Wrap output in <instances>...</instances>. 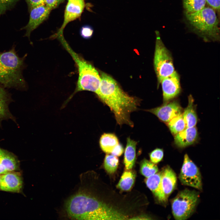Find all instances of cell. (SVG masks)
<instances>
[{
	"label": "cell",
	"mask_w": 220,
	"mask_h": 220,
	"mask_svg": "<svg viewBox=\"0 0 220 220\" xmlns=\"http://www.w3.org/2000/svg\"><path fill=\"white\" fill-rule=\"evenodd\" d=\"M99 89L96 94L100 100L107 105L114 115L117 123L133 127L131 113L137 110L140 100L125 93L116 81L106 73L101 72Z\"/></svg>",
	"instance_id": "obj_1"
},
{
	"label": "cell",
	"mask_w": 220,
	"mask_h": 220,
	"mask_svg": "<svg viewBox=\"0 0 220 220\" xmlns=\"http://www.w3.org/2000/svg\"><path fill=\"white\" fill-rule=\"evenodd\" d=\"M65 209L69 218L78 220H123L129 216L97 198L83 192L66 201Z\"/></svg>",
	"instance_id": "obj_2"
},
{
	"label": "cell",
	"mask_w": 220,
	"mask_h": 220,
	"mask_svg": "<svg viewBox=\"0 0 220 220\" xmlns=\"http://www.w3.org/2000/svg\"><path fill=\"white\" fill-rule=\"evenodd\" d=\"M15 48L13 46L8 51L0 52V84L6 88L25 90L27 85L23 72L27 67V54L19 57Z\"/></svg>",
	"instance_id": "obj_3"
},
{
	"label": "cell",
	"mask_w": 220,
	"mask_h": 220,
	"mask_svg": "<svg viewBox=\"0 0 220 220\" xmlns=\"http://www.w3.org/2000/svg\"><path fill=\"white\" fill-rule=\"evenodd\" d=\"M57 37L72 57L78 71L76 89L65 103L66 104L75 93L80 91H89L96 94L101 81L100 75L97 70L90 63L73 50L65 40L63 35H59Z\"/></svg>",
	"instance_id": "obj_4"
},
{
	"label": "cell",
	"mask_w": 220,
	"mask_h": 220,
	"mask_svg": "<svg viewBox=\"0 0 220 220\" xmlns=\"http://www.w3.org/2000/svg\"><path fill=\"white\" fill-rule=\"evenodd\" d=\"M186 16L190 24L205 40H219V20L213 9L205 7L194 13H186Z\"/></svg>",
	"instance_id": "obj_5"
},
{
	"label": "cell",
	"mask_w": 220,
	"mask_h": 220,
	"mask_svg": "<svg viewBox=\"0 0 220 220\" xmlns=\"http://www.w3.org/2000/svg\"><path fill=\"white\" fill-rule=\"evenodd\" d=\"M156 39L154 57V69L158 83L175 71L171 54L163 43L159 32L155 31Z\"/></svg>",
	"instance_id": "obj_6"
},
{
	"label": "cell",
	"mask_w": 220,
	"mask_h": 220,
	"mask_svg": "<svg viewBox=\"0 0 220 220\" xmlns=\"http://www.w3.org/2000/svg\"><path fill=\"white\" fill-rule=\"evenodd\" d=\"M199 198L198 193L194 190L186 189L178 193L171 202L174 218L184 220L189 218L195 210Z\"/></svg>",
	"instance_id": "obj_7"
},
{
	"label": "cell",
	"mask_w": 220,
	"mask_h": 220,
	"mask_svg": "<svg viewBox=\"0 0 220 220\" xmlns=\"http://www.w3.org/2000/svg\"><path fill=\"white\" fill-rule=\"evenodd\" d=\"M179 178L181 183L184 185L199 190L202 189L201 176L200 171L187 154L184 156Z\"/></svg>",
	"instance_id": "obj_8"
},
{
	"label": "cell",
	"mask_w": 220,
	"mask_h": 220,
	"mask_svg": "<svg viewBox=\"0 0 220 220\" xmlns=\"http://www.w3.org/2000/svg\"><path fill=\"white\" fill-rule=\"evenodd\" d=\"M146 111L153 114L161 121L167 123L182 114V108L178 102L176 100L169 101L162 106Z\"/></svg>",
	"instance_id": "obj_9"
},
{
	"label": "cell",
	"mask_w": 220,
	"mask_h": 220,
	"mask_svg": "<svg viewBox=\"0 0 220 220\" xmlns=\"http://www.w3.org/2000/svg\"><path fill=\"white\" fill-rule=\"evenodd\" d=\"M51 11L45 4L35 7L30 9L29 21L27 24L23 28L26 31L24 36L30 39L31 32L47 19Z\"/></svg>",
	"instance_id": "obj_10"
},
{
	"label": "cell",
	"mask_w": 220,
	"mask_h": 220,
	"mask_svg": "<svg viewBox=\"0 0 220 220\" xmlns=\"http://www.w3.org/2000/svg\"><path fill=\"white\" fill-rule=\"evenodd\" d=\"M161 84L164 103L177 97L181 92L179 76L176 71L163 79Z\"/></svg>",
	"instance_id": "obj_11"
},
{
	"label": "cell",
	"mask_w": 220,
	"mask_h": 220,
	"mask_svg": "<svg viewBox=\"0 0 220 220\" xmlns=\"http://www.w3.org/2000/svg\"><path fill=\"white\" fill-rule=\"evenodd\" d=\"M63 23L57 33H63V30L70 22L75 20L81 15L85 6L84 0H67Z\"/></svg>",
	"instance_id": "obj_12"
},
{
	"label": "cell",
	"mask_w": 220,
	"mask_h": 220,
	"mask_svg": "<svg viewBox=\"0 0 220 220\" xmlns=\"http://www.w3.org/2000/svg\"><path fill=\"white\" fill-rule=\"evenodd\" d=\"M22 185L21 176L17 172L8 171L1 176L0 189L2 191L19 193Z\"/></svg>",
	"instance_id": "obj_13"
},
{
	"label": "cell",
	"mask_w": 220,
	"mask_h": 220,
	"mask_svg": "<svg viewBox=\"0 0 220 220\" xmlns=\"http://www.w3.org/2000/svg\"><path fill=\"white\" fill-rule=\"evenodd\" d=\"M198 137V132L195 126L186 127L175 135L174 143L178 147L184 148L194 144Z\"/></svg>",
	"instance_id": "obj_14"
},
{
	"label": "cell",
	"mask_w": 220,
	"mask_h": 220,
	"mask_svg": "<svg viewBox=\"0 0 220 220\" xmlns=\"http://www.w3.org/2000/svg\"><path fill=\"white\" fill-rule=\"evenodd\" d=\"M147 187L160 202L166 203L167 201L163 190L161 182V172H157L147 178L145 180Z\"/></svg>",
	"instance_id": "obj_15"
},
{
	"label": "cell",
	"mask_w": 220,
	"mask_h": 220,
	"mask_svg": "<svg viewBox=\"0 0 220 220\" xmlns=\"http://www.w3.org/2000/svg\"><path fill=\"white\" fill-rule=\"evenodd\" d=\"M161 172V182L164 193L167 199L175 188L177 177L175 173L169 166L166 167Z\"/></svg>",
	"instance_id": "obj_16"
},
{
	"label": "cell",
	"mask_w": 220,
	"mask_h": 220,
	"mask_svg": "<svg viewBox=\"0 0 220 220\" xmlns=\"http://www.w3.org/2000/svg\"><path fill=\"white\" fill-rule=\"evenodd\" d=\"M138 142L130 138H127L125 150L124 162L127 170L131 169L134 167L136 159V148Z\"/></svg>",
	"instance_id": "obj_17"
},
{
	"label": "cell",
	"mask_w": 220,
	"mask_h": 220,
	"mask_svg": "<svg viewBox=\"0 0 220 220\" xmlns=\"http://www.w3.org/2000/svg\"><path fill=\"white\" fill-rule=\"evenodd\" d=\"M11 100L9 93L4 87L0 84V121L13 117L8 108V104Z\"/></svg>",
	"instance_id": "obj_18"
},
{
	"label": "cell",
	"mask_w": 220,
	"mask_h": 220,
	"mask_svg": "<svg viewBox=\"0 0 220 220\" xmlns=\"http://www.w3.org/2000/svg\"><path fill=\"white\" fill-rule=\"evenodd\" d=\"M194 100L191 95L188 97V104L182 113L186 127H195L197 121V116L194 104Z\"/></svg>",
	"instance_id": "obj_19"
},
{
	"label": "cell",
	"mask_w": 220,
	"mask_h": 220,
	"mask_svg": "<svg viewBox=\"0 0 220 220\" xmlns=\"http://www.w3.org/2000/svg\"><path fill=\"white\" fill-rule=\"evenodd\" d=\"M99 145L105 153H111L115 147L119 143L117 137L114 134L104 133L101 136Z\"/></svg>",
	"instance_id": "obj_20"
},
{
	"label": "cell",
	"mask_w": 220,
	"mask_h": 220,
	"mask_svg": "<svg viewBox=\"0 0 220 220\" xmlns=\"http://www.w3.org/2000/svg\"><path fill=\"white\" fill-rule=\"evenodd\" d=\"M0 164L8 171L16 170L19 167L18 160L15 156L1 148Z\"/></svg>",
	"instance_id": "obj_21"
},
{
	"label": "cell",
	"mask_w": 220,
	"mask_h": 220,
	"mask_svg": "<svg viewBox=\"0 0 220 220\" xmlns=\"http://www.w3.org/2000/svg\"><path fill=\"white\" fill-rule=\"evenodd\" d=\"M129 170L123 173L117 185V187L122 191L130 190L134 184L135 174L133 171Z\"/></svg>",
	"instance_id": "obj_22"
},
{
	"label": "cell",
	"mask_w": 220,
	"mask_h": 220,
	"mask_svg": "<svg viewBox=\"0 0 220 220\" xmlns=\"http://www.w3.org/2000/svg\"><path fill=\"white\" fill-rule=\"evenodd\" d=\"M167 124L171 133L174 135L186 127L182 114L173 118L167 123Z\"/></svg>",
	"instance_id": "obj_23"
},
{
	"label": "cell",
	"mask_w": 220,
	"mask_h": 220,
	"mask_svg": "<svg viewBox=\"0 0 220 220\" xmlns=\"http://www.w3.org/2000/svg\"><path fill=\"white\" fill-rule=\"evenodd\" d=\"M183 3L186 13H191L204 8L206 2V0H183Z\"/></svg>",
	"instance_id": "obj_24"
},
{
	"label": "cell",
	"mask_w": 220,
	"mask_h": 220,
	"mask_svg": "<svg viewBox=\"0 0 220 220\" xmlns=\"http://www.w3.org/2000/svg\"><path fill=\"white\" fill-rule=\"evenodd\" d=\"M158 169L157 166L152 162L145 159L141 162L140 171L141 174L145 177H149L158 172Z\"/></svg>",
	"instance_id": "obj_25"
},
{
	"label": "cell",
	"mask_w": 220,
	"mask_h": 220,
	"mask_svg": "<svg viewBox=\"0 0 220 220\" xmlns=\"http://www.w3.org/2000/svg\"><path fill=\"white\" fill-rule=\"evenodd\" d=\"M119 164V160L117 156L107 154L105 157L104 165L105 170L109 174L114 173L117 170Z\"/></svg>",
	"instance_id": "obj_26"
},
{
	"label": "cell",
	"mask_w": 220,
	"mask_h": 220,
	"mask_svg": "<svg viewBox=\"0 0 220 220\" xmlns=\"http://www.w3.org/2000/svg\"><path fill=\"white\" fill-rule=\"evenodd\" d=\"M163 155V151L162 149L156 148L149 154V156L151 161L156 163L162 160Z\"/></svg>",
	"instance_id": "obj_27"
},
{
	"label": "cell",
	"mask_w": 220,
	"mask_h": 220,
	"mask_svg": "<svg viewBox=\"0 0 220 220\" xmlns=\"http://www.w3.org/2000/svg\"><path fill=\"white\" fill-rule=\"evenodd\" d=\"M17 0H0V15L15 5Z\"/></svg>",
	"instance_id": "obj_28"
},
{
	"label": "cell",
	"mask_w": 220,
	"mask_h": 220,
	"mask_svg": "<svg viewBox=\"0 0 220 220\" xmlns=\"http://www.w3.org/2000/svg\"><path fill=\"white\" fill-rule=\"evenodd\" d=\"M94 31V29L92 27L89 25H85L81 28L80 33L82 38L88 39L92 36Z\"/></svg>",
	"instance_id": "obj_29"
},
{
	"label": "cell",
	"mask_w": 220,
	"mask_h": 220,
	"mask_svg": "<svg viewBox=\"0 0 220 220\" xmlns=\"http://www.w3.org/2000/svg\"><path fill=\"white\" fill-rule=\"evenodd\" d=\"M64 0H45V4L51 10L57 8Z\"/></svg>",
	"instance_id": "obj_30"
},
{
	"label": "cell",
	"mask_w": 220,
	"mask_h": 220,
	"mask_svg": "<svg viewBox=\"0 0 220 220\" xmlns=\"http://www.w3.org/2000/svg\"><path fill=\"white\" fill-rule=\"evenodd\" d=\"M30 9L35 7L45 4V0H26Z\"/></svg>",
	"instance_id": "obj_31"
},
{
	"label": "cell",
	"mask_w": 220,
	"mask_h": 220,
	"mask_svg": "<svg viewBox=\"0 0 220 220\" xmlns=\"http://www.w3.org/2000/svg\"><path fill=\"white\" fill-rule=\"evenodd\" d=\"M123 151L124 149L122 145L119 143L115 147L111 153L114 156H119L123 154Z\"/></svg>",
	"instance_id": "obj_32"
},
{
	"label": "cell",
	"mask_w": 220,
	"mask_h": 220,
	"mask_svg": "<svg viewBox=\"0 0 220 220\" xmlns=\"http://www.w3.org/2000/svg\"><path fill=\"white\" fill-rule=\"evenodd\" d=\"M206 3L213 9L217 11H219L220 0H206Z\"/></svg>",
	"instance_id": "obj_33"
},
{
	"label": "cell",
	"mask_w": 220,
	"mask_h": 220,
	"mask_svg": "<svg viewBox=\"0 0 220 220\" xmlns=\"http://www.w3.org/2000/svg\"><path fill=\"white\" fill-rule=\"evenodd\" d=\"M149 217L145 215L139 216L132 218L131 219H150Z\"/></svg>",
	"instance_id": "obj_34"
},
{
	"label": "cell",
	"mask_w": 220,
	"mask_h": 220,
	"mask_svg": "<svg viewBox=\"0 0 220 220\" xmlns=\"http://www.w3.org/2000/svg\"><path fill=\"white\" fill-rule=\"evenodd\" d=\"M8 172L4 167L0 164V175L5 174Z\"/></svg>",
	"instance_id": "obj_35"
},
{
	"label": "cell",
	"mask_w": 220,
	"mask_h": 220,
	"mask_svg": "<svg viewBox=\"0 0 220 220\" xmlns=\"http://www.w3.org/2000/svg\"><path fill=\"white\" fill-rule=\"evenodd\" d=\"M1 176L0 175V186L1 184Z\"/></svg>",
	"instance_id": "obj_36"
}]
</instances>
